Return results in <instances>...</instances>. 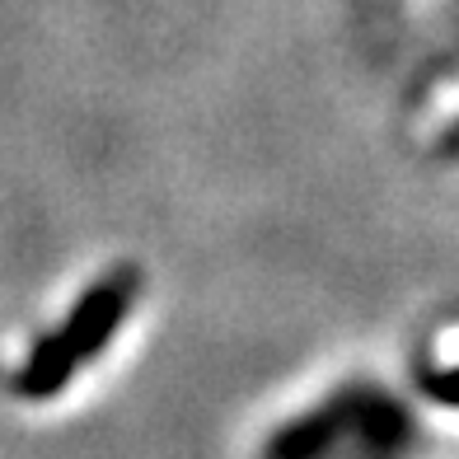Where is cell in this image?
<instances>
[{
    "instance_id": "3",
    "label": "cell",
    "mask_w": 459,
    "mask_h": 459,
    "mask_svg": "<svg viewBox=\"0 0 459 459\" xmlns=\"http://www.w3.org/2000/svg\"><path fill=\"white\" fill-rule=\"evenodd\" d=\"M351 446L370 450L380 459H412L422 446V427H417L412 408L389 389H370V399L357 417V431H351Z\"/></svg>"
},
{
    "instance_id": "2",
    "label": "cell",
    "mask_w": 459,
    "mask_h": 459,
    "mask_svg": "<svg viewBox=\"0 0 459 459\" xmlns=\"http://www.w3.org/2000/svg\"><path fill=\"white\" fill-rule=\"evenodd\" d=\"M375 385H342L324 394L315 408H305L296 417H286L281 427L267 431V441L258 450V459H338L351 446V431H357V417L370 399Z\"/></svg>"
},
{
    "instance_id": "5",
    "label": "cell",
    "mask_w": 459,
    "mask_h": 459,
    "mask_svg": "<svg viewBox=\"0 0 459 459\" xmlns=\"http://www.w3.org/2000/svg\"><path fill=\"white\" fill-rule=\"evenodd\" d=\"M436 155H441V160H459V117L441 132V141H436Z\"/></svg>"
},
{
    "instance_id": "1",
    "label": "cell",
    "mask_w": 459,
    "mask_h": 459,
    "mask_svg": "<svg viewBox=\"0 0 459 459\" xmlns=\"http://www.w3.org/2000/svg\"><path fill=\"white\" fill-rule=\"evenodd\" d=\"M136 296H141V267L136 263H113L108 273H99L80 290V300L66 309V319L52 333H43L24 357V366L14 370L19 399H29V403L56 399L80 370L94 366L108 351V342L122 333V324L132 319Z\"/></svg>"
},
{
    "instance_id": "6",
    "label": "cell",
    "mask_w": 459,
    "mask_h": 459,
    "mask_svg": "<svg viewBox=\"0 0 459 459\" xmlns=\"http://www.w3.org/2000/svg\"><path fill=\"white\" fill-rule=\"evenodd\" d=\"M338 459H380V455H370V450H357V446H347Z\"/></svg>"
},
{
    "instance_id": "4",
    "label": "cell",
    "mask_w": 459,
    "mask_h": 459,
    "mask_svg": "<svg viewBox=\"0 0 459 459\" xmlns=\"http://www.w3.org/2000/svg\"><path fill=\"white\" fill-rule=\"evenodd\" d=\"M417 389H422L427 403L459 412V366H427L422 375H417Z\"/></svg>"
}]
</instances>
